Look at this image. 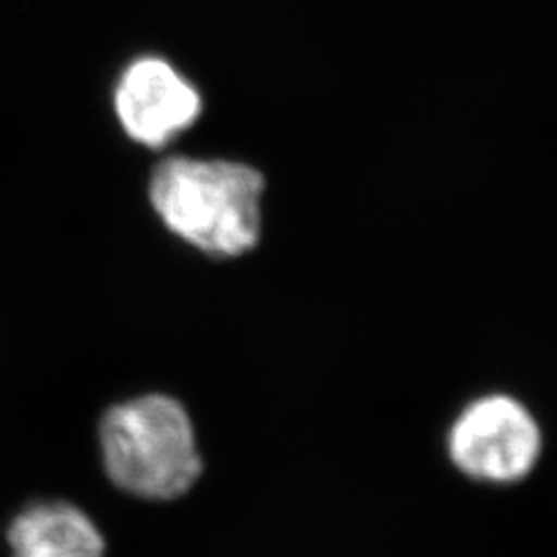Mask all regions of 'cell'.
Wrapping results in <instances>:
<instances>
[{
  "label": "cell",
  "mask_w": 557,
  "mask_h": 557,
  "mask_svg": "<svg viewBox=\"0 0 557 557\" xmlns=\"http://www.w3.org/2000/svg\"><path fill=\"white\" fill-rule=\"evenodd\" d=\"M100 440L108 475L139 498H180L202 471L193 423L174 398L149 395L112 407Z\"/></svg>",
  "instance_id": "2"
},
{
  "label": "cell",
  "mask_w": 557,
  "mask_h": 557,
  "mask_svg": "<svg viewBox=\"0 0 557 557\" xmlns=\"http://www.w3.org/2000/svg\"><path fill=\"white\" fill-rule=\"evenodd\" d=\"M264 178L238 161L170 158L156 168L149 197L180 238L215 257H239L260 238Z\"/></svg>",
  "instance_id": "1"
},
{
  "label": "cell",
  "mask_w": 557,
  "mask_h": 557,
  "mask_svg": "<svg viewBox=\"0 0 557 557\" xmlns=\"http://www.w3.org/2000/svg\"><path fill=\"white\" fill-rule=\"evenodd\" d=\"M114 106L131 139L160 149L199 119L202 101L170 62L145 57L124 71Z\"/></svg>",
  "instance_id": "4"
},
{
  "label": "cell",
  "mask_w": 557,
  "mask_h": 557,
  "mask_svg": "<svg viewBox=\"0 0 557 557\" xmlns=\"http://www.w3.org/2000/svg\"><path fill=\"white\" fill-rule=\"evenodd\" d=\"M458 473L485 485H517L537 467L543 434L535 416L517 398L487 395L469 403L446 436Z\"/></svg>",
  "instance_id": "3"
},
{
  "label": "cell",
  "mask_w": 557,
  "mask_h": 557,
  "mask_svg": "<svg viewBox=\"0 0 557 557\" xmlns=\"http://www.w3.org/2000/svg\"><path fill=\"white\" fill-rule=\"evenodd\" d=\"M13 557H103V539L79 508L66 502L38 504L9 529Z\"/></svg>",
  "instance_id": "5"
}]
</instances>
